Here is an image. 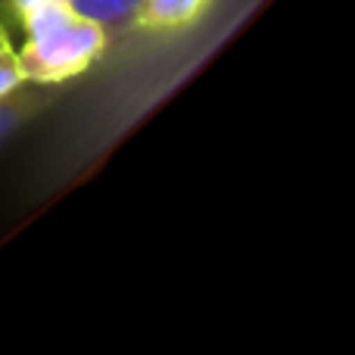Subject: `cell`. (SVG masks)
I'll list each match as a JSON object with an SVG mask.
<instances>
[{"label":"cell","mask_w":355,"mask_h":355,"mask_svg":"<svg viewBox=\"0 0 355 355\" xmlns=\"http://www.w3.org/2000/svg\"><path fill=\"white\" fill-rule=\"evenodd\" d=\"M25 44L16 66L28 85H66L94 66L110 47L103 25L78 16L69 0H47L22 19Z\"/></svg>","instance_id":"cell-1"},{"label":"cell","mask_w":355,"mask_h":355,"mask_svg":"<svg viewBox=\"0 0 355 355\" xmlns=\"http://www.w3.org/2000/svg\"><path fill=\"white\" fill-rule=\"evenodd\" d=\"M212 0H141L135 28L141 31H184L209 12Z\"/></svg>","instance_id":"cell-2"},{"label":"cell","mask_w":355,"mask_h":355,"mask_svg":"<svg viewBox=\"0 0 355 355\" xmlns=\"http://www.w3.org/2000/svg\"><path fill=\"white\" fill-rule=\"evenodd\" d=\"M56 100V87L53 85H31V87H19L10 97L0 100V147L16 135L22 125H28L31 119H37L47 106H53Z\"/></svg>","instance_id":"cell-3"},{"label":"cell","mask_w":355,"mask_h":355,"mask_svg":"<svg viewBox=\"0 0 355 355\" xmlns=\"http://www.w3.org/2000/svg\"><path fill=\"white\" fill-rule=\"evenodd\" d=\"M137 3H141V0H69V6H72L78 16L103 25V31L110 37L135 28Z\"/></svg>","instance_id":"cell-4"},{"label":"cell","mask_w":355,"mask_h":355,"mask_svg":"<svg viewBox=\"0 0 355 355\" xmlns=\"http://www.w3.org/2000/svg\"><path fill=\"white\" fill-rule=\"evenodd\" d=\"M25 81H22V72L16 66V53H0V100L10 97L12 91H19Z\"/></svg>","instance_id":"cell-5"},{"label":"cell","mask_w":355,"mask_h":355,"mask_svg":"<svg viewBox=\"0 0 355 355\" xmlns=\"http://www.w3.org/2000/svg\"><path fill=\"white\" fill-rule=\"evenodd\" d=\"M10 31H6V25L0 22V53H10Z\"/></svg>","instance_id":"cell-6"}]
</instances>
